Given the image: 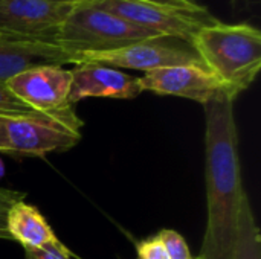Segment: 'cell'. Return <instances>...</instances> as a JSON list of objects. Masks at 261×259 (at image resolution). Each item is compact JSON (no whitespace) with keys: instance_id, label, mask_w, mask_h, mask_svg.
Returning <instances> with one entry per match:
<instances>
[{"instance_id":"obj_5","label":"cell","mask_w":261,"mask_h":259,"mask_svg":"<svg viewBox=\"0 0 261 259\" xmlns=\"http://www.w3.org/2000/svg\"><path fill=\"white\" fill-rule=\"evenodd\" d=\"M93 3L153 34L176 37L190 43L203 26L219 21L208 8L184 9L141 0H93Z\"/></svg>"},{"instance_id":"obj_2","label":"cell","mask_w":261,"mask_h":259,"mask_svg":"<svg viewBox=\"0 0 261 259\" xmlns=\"http://www.w3.org/2000/svg\"><path fill=\"white\" fill-rule=\"evenodd\" d=\"M203 66L236 96L251 87L261 69V32L251 23L220 20L203 26L191 41Z\"/></svg>"},{"instance_id":"obj_8","label":"cell","mask_w":261,"mask_h":259,"mask_svg":"<svg viewBox=\"0 0 261 259\" xmlns=\"http://www.w3.org/2000/svg\"><path fill=\"white\" fill-rule=\"evenodd\" d=\"M141 92L185 98L205 105L220 90H228L205 66L182 64L162 67L138 78Z\"/></svg>"},{"instance_id":"obj_19","label":"cell","mask_w":261,"mask_h":259,"mask_svg":"<svg viewBox=\"0 0 261 259\" xmlns=\"http://www.w3.org/2000/svg\"><path fill=\"white\" fill-rule=\"evenodd\" d=\"M147 3L154 5H164V6H173V8H184V9H203L205 5L200 3V0H141Z\"/></svg>"},{"instance_id":"obj_17","label":"cell","mask_w":261,"mask_h":259,"mask_svg":"<svg viewBox=\"0 0 261 259\" xmlns=\"http://www.w3.org/2000/svg\"><path fill=\"white\" fill-rule=\"evenodd\" d=\"M136 255L138 259H170L159 234L141 240L136 244Z\"/></svg>"},{"instance_id":"obj_11","label":"cell","mask_w":261,"mask_h":259,"mask_svg":"<svg viewBox=\"0 0 261 259\" xmlns=\"http://www.w3.org/2000/svg\"><path fill=\"white\" fill-rule=\"evenodd\" d=\"M70 105L87 98L135 99L142 93L136 76H132L115 67L95 63H81L70 69Z\"/></svg>"},{"instance_id":"obj_7","label":"cell","mask_w":261,"mask_h":259,"mask_svg":"<svg viewBox=\"0 0 261 259\" xmlns=\"http://www.w3.org/2000/svg\"><path fill=\"white\" fill-rule=\"evenodd\" d=\"M70 84L72 72L57 64L26 69L5 82L14 96L35 111H52L70 105Z\"/></svg>"},{"instance_id":"obj_4","label":"cell","mask_w":261,"mask_h":259,"mask_svg":"<svg viewBox=\"0 0 261 259\" xmlns=\"http://www.w3.org/2000/svg\"><path fill=\"white\" fill-rule=\"evenodd\" d=\"M6 153L43 157L67 151L81 140L83 121L73 105L52 111H35L21 116H2Z\"/></svg>"},{"instance_id":"obj_6","label":"cell","mask_w":261,"mask_h":259,"mask_svg":"<svg viewBox=\"0 0 261 259\" xmlns=\"http://www.w3.org/2000/svg\"><path fill=\"white\" fill-rule=\"evenodd\" d=\"M81 63H95L115 69H133L142 70L144 73L182 64H200L196 49L190 41L176 38V37H151L133 44L96 53L80 55L78 64ZM76 66V64H75Z\"/></svg>"},{"instance_id":"obj_22","label":"cell","mask_w":261,"mask_h":259,"mask_svg":"<svg viewBox=\"0 0 261 259\" xmlns=\"http://www.w3.org/2000/svg\"><path fill=\"white\" fill-rule=\"evenodd\" d=\"M5 176V165H3V162H2V159H0V179Z\"/></svg>"},{"instance_id":"obj_23","label":"cell","mask_w":261,"mask_h":259,"mask_svg":"<svg viewBox=\"0 0 261 259\" xmlns=\"http://www.w3.org/2000/svg\"><path fill=\"white\" fill-rule=\"evenodd\" d=\"M196 259H197V256H196Z\"/></svg>"},{"instance_id":"obj_10","label":"cell","mask_w":261,"mask_h":259,"mask_svg":"<svg viewBox=\"0 0 261 259\" xmlns=\"http://www.w3.org/2000/svg\"><path fill=\"white\" fill-rule=\"evenodd\" d=\"M78 58L57 46L52 40L28 38L0 32V82L14 75L44 64H76Z\"/></svg>"},{"instance_id":"obj_21","label":"cell","mask_w":261,"mask_h":259,"mask_svg":"<svg viewBox=\"0 0 261 259\" xmlns=\"http://www.w3.org/2000/svg\"><path fill=\"white\" fill-rule=\"evenodd\" d=\"M46 2H54V3H67V5H78V3L92 2V0H46Z\"/></svg>"},{"instance_id":"obj_16","label":"cell","mask_w":261,"mask_h":259,"mask_svg":"<svg viewBox=\"0 0 261 259\" xmlns=\"http://www.w3.org/2000/svg\"><path fill=\"white\" fill-rule=\"evenodd\" d=\"M24 197H26L24 192L0 186V240H11L8 229H6L8 212L17 202L24 200Z\"/></svg>"},{"instance_id":"obj_24","label":"cell","mask_w":261,"mask_h":259,"mask_svg":"<svg viewBox=\"0 0 261 259\" xmlns=\"http://www.w3.org/2000/svg\"><path fill=\"white\" fill-rule=\"evenodd\" d=\"M0 2H2V0H0Z\"/></svg>"},{"instance_id":"obj_25","label":"cell","mask_w":261,"mask_h":259,"mask_svg":"<svg viewBox=\"0 0 261 259\" xmlns=\"http://www.w3.org/2000/svg\"><path fill=\"white\" fill-rule=\"evenodd\" d=\"M234 2H236V0H234Z\"/></svg>"},{"instance_id":"obj_14","label":"cell","mask_w":261,"mask_h":259,"mask_svg":"<svg viewBox=\"0 0 261 259\" xmlns=\"http://www.w3.org/2000/svg\"><path fill=\"white\" fill-rule=\"evenodd\" d=\"M159 237L165 244L170 259H196V256H193L187 241L179 232L171 229H164L159 232Z\"/></svg>"},{"instance_id":"obj_3","label":"cell","mask_w":261,"mask_h":259,"mask_svg":"<svg viewBox=\"0 0 261 259\" xmlns=\"http://www.w3.org/2000/svg\"><path fill=\"white\" fill-rule=\"evenodd\" d=\"M151 37L162 35L135 26L99 8L92 0L72 8L70 14L55 32L54 43L80 58L84 53L115 50Z\"/></svg>"},{"instance_id":"obj_9","label":"cell","mask_w":261,"mask_h":259,"mask_svg":"<svg viewBox=\"0 0 261 259\" xmlns=\"http://www.w3.org/2000/svg\"><path fill=\"white\" fill-rule=\"evenodd\" d=\"M73 6L46 0H2L0 32L54 41L55 32Z\"/></svg>"},{"instance_id":"obj_15","label":"cell","mask_w":261,"mask_h":259,"mask_svg":"<svg viewBox=\"0 0 261 259\" xmlns=\"http://www.w3.org/2000/svg\"><path fill=\"white\" fill-rule=\"evenodd\" d=\"M32 113H35V110L23 104L3 82H0V116H21Z\"/></svg>"},{"instance_id":"obj_12","label":"cell","mask_w":261,"mask_h":259,"mask_svg":"<svg viewBox=\"0 0 261 259\" xmlns=\"http://www.w3.org/2000/svg\"><path fill=\"white\" fill-rule=\"evenodd\" d=\"M6 229L12 241L23 249H40L58 241L43 214L24 200L17 202L8 212Z\"/></svg>"},{"instance_id":"obj_13","label":"cell","mask_w":261,"mask_h":259,"mask_svg":"<svg viewBox=\"0 0 261 259\" xmlns=\"http://www.w3.org/2000/svg\"><path fill=\"white\" fill-rule=\"evenodd\" d=\"M232 259H261V234L246 195L242 205Z\"/></svg>"},{"instance_id":"obj_1","label":"cell","mask_w":261,"mask_h":259,"mask_svg":"<svg viewBox=\"0 0 261 259\" xmlns=\"http://www.w3.org/2000/svg\"><path fill=\"white\" fill-rule=\"evenodd\" d=\"M236 95L220 90L205 105V182L208 220L197 259H232L245 197L234 113Z\"/></svg>"},{"instance_id":"obj_18","label":"cell","mask_w":261,"mask_h":259,"mask_svg":"<svg viewBox=\"0 0 261 259\" xmlns=\"http://www.w3.org/2000/svg\"><path fill=\"white\" fill-rule=\"evenodd\" d=\"M24 259H70V252L58 240L40 249H24Z\"/></svg>"},{"instance_id":"obj_20","label":"cell","mask_w":261,"mask_h":259,"mask_svg":"<svg viewBox=\"0 0 261 259\" xmlns=\"http://www.w3.org/2000/svg\"><path fill=\"white\" fill-rule=\"evenodd\" d=\"M0 151L6 153V139L3 134V127H2V116H0Z\"/></svg>"}]
</instances>
